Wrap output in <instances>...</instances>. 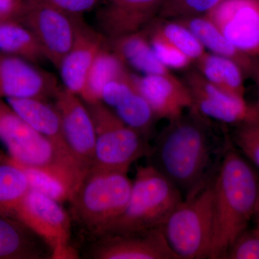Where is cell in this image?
<instances>
[{
	"label": "cell",
	"mask_w": 259,
	"mask_h": 259,
	"mask_svg": "<svg viewBox=\"0 0 259 259\" xmlns=\"http://www.w3.org/2000/svg\"><path fill=\"white\" fill-rule=\"evenodd\" d=\"M209 121L191 108L188 113L168 121L150 151L151 165L176 186L184 199L210 181L213 146Z\"/></svg>",
	"instance_id": "1"
},
{
	"label": "cell",
	"mask_w": 259,
	"mask_h": 259,
	"mask_svg": "<svg viewBox=\"0 0 259 259\" xmlns=\"http://www.w3.org/2000/svg\"><path fill=\"white\" fill-rule=\"evenodd\" d=\"M225 151L214 180L213 229L208 258H224L254 215L259 177L234 148Z\"/></svg>",
	"instance_id": "2"
},
{
	"label": "cell",
	"mask_w": 259,
	"mask_h": 259,
	"mask_svg": "<svg viewBox=\"0 0 259 259\" xmlns=\"http://www.w3.org/2000/svg\"><path fill=\"white\" fill-rule=\"evenodd\" d=\"M0 140L13 159L56 177L68 187L71 195L86 174L72 158L32 128L3 99H0Z\"/></svg>",
	"instance_id": "3"
},
{
	"label": "cell",
	"mask_w": 259,
	"mask_h": 259,
	"mask_svg": "<svg viewBox=\"0 0 259 259\" xmlns=\"http://www.w3.org/2000/svg\"><path fill=\"white\" fill-rule=\"evenodd\" d=\"M183 200L180 190L154 166H139L125 209L100 236L132 234L159 228Z\"/></svg>",
	"instance_id": "4"
},
{
	"label": "cell",
	"mask_w": 259,
	"mask_h": 259,
	"mask_svg": "<svg viewBox=\"0 0 259 259\" xmlns=\"http://www.w3.org/2000/svg\"><path fill=\"white\" fill-rule=\"evenodd\" d=\"M133 181L126 172L91 168L71 195V217L96 237L118 217L128 202Z\"/></svg>",
	"instance_id": "5"
},
{
	"label": "cell",
	"mask_w": 259,
	"mask_h": 259,
	"mask_svg": "<svg viewBox=\"0 0 259 259\" xmlns=\"http://www.w3.org/2000/svg\"><path fill=\"white\" fill-rule=\"evenodd\" d=\"M161 228L179 259L208 258L213 229L212 181L184 199Z\"/></svg>",
	"instance_id": "6"
},
{
	"label": "cell",
	"mask_w": 259,
	"mask_h": 259,
	"mask_svg": "<svg viewBox=\"0 0 259 259\" xmlns=\"http://www.w3.org/2000/svg\"><path fill=\"white\" fill-rule=\"evenodd\" d=\"M85 104L95 131L91 168L127 173L134 162L149 155L147 138L127 125L110 107L101 101Z\"/></svg>",
	"instance_id": "7"
},
{
	"label": "cell",
	"mask_w": 259,
	"mask_h": 259,
	"mask_svg": "<svg viewBox=\"0 0 259 259\" xmlns=\"http://www.w3.org/2000/svg\"><path fill=\"white\" fill-rule=\"evenodd\" d=\"M14 218L40 238L51 258H78L71 244V217L60 202L30 190L15 211Z\"/></svg>",
	"instance_id": "8"
},
{
	"label": "cell",
	"mask_w": 259,
	"mask_h": 259,
	"mask_svg": "<svg viewBox=\"0 0 259 259\" xmlns=\"http://www.w3.org/2000/svg\"><path fill=\"white\" fill-rule=\"evenodd\" d=\"M40 0H25L20 22L36 37L48 61L59 68L74 44L80 18Z\"/></svg>",
	"instance_id": "9"
},
{
	"label": "cell",
	"mask_w": 259,
	"mask_h": 259,
	"mask_svg": "<svg viewBox=\"0 0 259 259\" xmlns=\"http://www.w3.org/2000/svg\"><path fill=\"white\" fill-rule=\"evenodd\" d=\"M185 71L182 79L192 96V108L201 115L209 120L236 126L259 120L258 108L248 105L245 98L214 86L195 68L191 67Z\"/></svg>",
	"instance_id": "10"
},
{
	"label": "cell",
	"mask_w": 259,
	"mask_h": 259,
	"mask_svg": "<svg viewBox=\"0 0 259 259\" xmlns=\"http://www.w3.org/2000/svg\"><path fill=\"white\" fill-rule=\"evenodd\" d=\"M65 140L71 156L87 173L95 158V131L88 107L81 97L61 88L54 97Z\"/></svg>",
	"instance_id": "11"
},
{
	"label": "cell",
	"mask_w": 259,
	"mask_h": 259,
	"mask_svg": "<svg viewBox=\"0 0 259 259\" xmlns=\"http://www.w3.org/2000/svg\"><path fill=\"white\" fill-rule=\"evenodd\" d=\"M205 15L233 47L259 60V0H222Z\"/></svg>",
	"instance_id": "12"
},
{
	"label": "cell",
	"mask_w": 259,
	"mask_h": 259,
	"mask_svg": "<svg viewBox=\"0 0 259 259\" xmlns=\"http://www.w3.org/2000/svg\"><path fill=\"white\" fill-rule=\"evenodd\" d=\"M49 71L17 56L0 54V99L54 98L60 90Z\"/></svg>",
	"instance_id": "13"
},
{
	"label": "cell",
	"mask_w": 259,
	"mask_h": 259,
	"mask_svg": "<svg viewBox=\"0 0 259 259\" xmlns=\"http://www.w3.org/2000/svg\"><path fill=\"white\" fill-rule=\"evenodd\" d=\"M91 250L95 259H179L168 245L161 227L132 234L97 237Z\"/></svg>",
	"instance_id": "14"
},
{
	"label": "cell",
	"mask_w": 259,
	"mask_h": 259,
	"mask_svg": "<svg viewBox=\"0 0 259 259\" xmlns=\"http://www.w3.org/2000/svg\"><path fill=\"white\" fill-rule=\"evenodd\" d=\"M107 44L108 39L100 30L85 23L83 17L80 18L72 47L58 68L65 89L83 97L94 63Z\"/></svg>",
	"instance_id": "15"
},
{
	"label": "cell",
	"mask_w": 259,
	"mask_h": 259,
	"mask_svg": "<svg viewBox=\"0 0 259 259\" xmlns=\"http://www.w3.org/2000/svg\"><path fill=\"white\" fill-rule=\"evenodd\" d=\"M132 79L158 120H175L193 106L192 96L183 80L171 73L143 76L132 73Z\"/></svg>",
	"instance_id": "16"
},
{
	"label": "cell",
	"mask_w": 259,
	"mask_h": 259,
	"mask_svg": "<svg viewBox=\"0 0 259 259\" xmlns=\"http://www.w3.org/2000/svg\"><path fill=\"white\" fill-rule=\"evenodd\" d=\"M166 0H105L97 12L100 31L107 38L141 31L157 18Z\"/></svg>",
	"instance_id": "17"
},
{
	"label": "cell",
	"mask_w": 259,
	"mask_h": 259,
	"mask_svg": "<svg viewBox=\"0 0 259 259\" xmlns=\"http://www.w3.org/2000/svg\"><path fill=\"white\" fill-rule=\"evenodd\" d=\"M5 101L32 128L74 159L66 145L60 115L55 105L35 98H10Z\"/></svg>",
	"instance_id": "18"
},
{
	"label": "cell",
	"mask_w": 259,
	"mask_h": 259,
	"mask_svg": "<svg viewBox=\"0 0 259 259\" xmlns=\"http://www.w3.org/2000/svg\"><path fill=\"white\" fill-rule=\"evenodd\" d=\"M174 20L193 32L207 52L235 61L243 70L245 77L253 78L258 60L245 55L233 47L205 15Z\"/></svg>",
	"instance_id": "19"
},
{
	"label": "cell",
	"mask_w": 259,
	"mask_h": 259,
	"mask_svg": "<svg viewBox=\"0 0 259 259\" xmlns=\"http://www.w3.org/2000/svg\"><path fill=\"white\" fill-rule=\"evenodd\" d=\"M107 39L110 49L126 66H131L143 75L171 73L158 60L144 30Z\"/></svg>",
	"instance_id": "20"
},
{
	"label": "cell",
	"mask_w": 259,
	"mask_h": 259,
	"mask_svg": "<svg viewBox=\"0 0 259 259\" xmlns=\"http://www.w3.org/2000/svg\"><path fill=\"white\" fill-rule=\"evenodd\" d=\"M33 232L15 218L0 214V259H39L46 256Z\"/></svg>",
	"instance_id": "21"
},
{
	"label": "cell",
	"mask_w": 259,
	"mask_h": 259,
	"mask_svg": "<svg viewBox=\"0 0 259 259\" xmlns=\"http://www.w3.org/2000/svg\"><path fill=\"white\" fill-rule=\"evenodd\" d=\"M195 69L217 88L245 98V76L235 61L205 51L194 63Z\"/></svg>",
	"instance_id": "22"
},
{
	"label": "cell",
	"mask_w": 259,
	"mask_h": 259,
	"mask_svg": "<svg viewBox=\"0 0 259 259\" xmlns=\"http://www.w3.org/2000/svg\"><path fill=\"white\" fill-rule=\"evenodd\" d=\"M0 54L17 56L33 64L48 61L36 37L18 21L0 23Z\"/></svg>",
	"instance_id": "23"
},
{
	"label": "cell",
	"mask_w": 259,
	"mask_h": 259,
	"mask_svg": "<svg viewBox=\"0 0 259 259\" xmlns=\"http://www.w3.org/2000/svg\"><path fill=\"white\" fill-rule=\"evenodd\" d=\"M128 71L125 63L110 49L107 44L94 63L81 100L85 103L101 101L104 87L112 80L122 77Z\"/></svg>",
	"instance_id": "24"
},
{
	"label": "cell",
	"mask_w": 259,
	"mask_h": 259,
	"mask_svg": "<svg viewBox=\"0 0 259 259\" xmlns=\"http://www.w3.org/2000/svg\"><path fill=\"white\" fill-rule=\"evenodd\" d=\"M143 30L170 42L188 56L193 63L206 51L193 32L174 19L157 17Z\"/></svg>",
	"instance_id": "25"
},
{
	"label": "cell",
	"mask_w": 259,
	"mask_h": 259,
	"mask_svg": "<svg viewBox=\"0 0 259 259\" xmlns=\"http://www.w3.org/2000/svg\"><path fill=\"white\" fill-rule=\"evenodd\" d=\"M30 190L25 173L9 156L0 162V214L14 218L15 211Z\"/></svg>",
	"instance_id": "26"
},
{
	"label": "cell",
	"mask_w": 259,
	"mask_h": 259,
	"mask_svg": "<svg viewBox=\"0 0 259 259\" xmlns=\"http://www.w3.org/2000/svg\"><path fill=\"white\" fill-rule=\"evenodd\" d=\"M112 110L127 125L147 139L158 120L149 104L138 91L134 83L133 88Z\"/></svg>",
	"instance_id": "27"
},
{
	"label": "cell",
	"mask_w": 259,
	"mask_h": 259,
	"mask_svg": "<svg viewBox=\"0 0 259 259\" xmlns=\"http://www.w3.org/2000/svg\"><path fill=\"white\" fill-rule=\"evenodd\" d=\"M10 160L25 173L31 190L44 194L62 204L71 198V192L61 181L47 172L18 163L10 156Z\"/></svg>",
	"instance_id": "28"
},
{
	"label": "cell",
	"mask_w": 259,
	"mask_h": 259,
	"mask_svg": "<svg viewBox=\"0 0 259 259\" xmlns=\"http://www.w3.org/2000/svg\"><path fill=\"white\" fill-rule=\"evenodd\" d=\"M222 0H166L158 16L167 19L204 15Z\"/></svg>",
	"instance_id": "29"
},
{
	"label": "cell",
	"mask_w": 259,
	"mask_h": 259,
	"mask_svg": "<svg viewBox=\"0 0 259 259\" xmlns=\"http://www.w3.org/2000/svg\"><path fill=\"white\" fill-rule=\"evenodd\" d=\"M145 33L147 35L151 47L155 54L157 56L158 60L171 71L174 70H186L192 67L194 64L186 54L182 52L180 49L174 47L170 42H167L164 39L157 35Z\"/></svg>",
	"instance_id": "30"
},
{
	"label": "cell",
	"mask_w": 259,
	"mask_h": 259,
	"mask_svg": "<svg viewBox=\"0 0 259 259\" xmlns=\"http://www.w3.org/2000/svg\"><path fill=\"white\" fill-rule=\"evenodd\" d=\"M233 143L245 158L259 168V120L237 125Z\"/></svg>",
	"instance_id": "31"
},
{
	"label": "cell",
	"mask_w": 259,
	"mask_h": 259,
	"mask_svg": "<svg viewBox=\"0 0 259 259\" xmlns=\"http://www.w3.org/2000/svg\"><path fill=\"white\" fill-rule=\"evenodd\" d=\"M226 259H259V228L246 230L232 245Z\"/></svg>",
	"instance_id": "32"
},
{
	"label": "cell",
	"mask_w": 259,
	"mask_h": 259,
	"mask_svg": "<svg viewBox=\"0 0 259 259\" xmlns=\"http://www.w3.org/2000/svg\"><path fill=\"white\" fill-rule=\"evenodd\" d=\"M75 16H83L85 13L93 11L100 7L103 0H40Z\"/></svg>",
	"instance_id": "33"
},
{
	"label": "cell",
	"mask_w": 259,
	"mask_h": 259,
	"mask_svg": "<svg viewBox=\"0 0 259 259\" xmlns=\"http://www.w3.org/2000/svg\"><path fill=\"white\" fill-rule=\"evenodd\" d=\"M25 8V0H0V20L20 22Z\"/></svg>",
	"instance_id": "34"
},
{
	"label": "cell",
	"mask_w": 259,
	"mask_h": 259,
	"mask_svg": "<svg viewBox=\"0 0 259 259\" xmlns=\"http://www.w3.org/2000/svg\"><path fill=\"white\" fill-rule=\"evenodd\" d=\"M253 79H255V82H256L257 89H258V101H257L256 107L259 108V60L254 76H253Z\"/></svg>",
	"instance_id": "35"
},
{
	"label": "cell",
	"mask_w": 259,
	"mask_h": 259,
	"mask_svg": "<svg viewBox=\"0 0 259 259\" xmlns=\"http://www.w3.org/2000/svg\"><path fill=\"white\" fill-rule=\"evenodd\" d=\"M255 221V228H259V195L258 197V200H257L256 206H255L254 215H253Z\"/></svg>",
	"instance_id": "36"
},
{
	"label": "cell",
	"mask_w": 259,
	"mask_h": 259,
	"mask_svg": "<svg viewBox=\"0 0 259 259\" xmlns=\"http://www.w3.org/2000/svg\"><path fill=\"white\" fill-rule=\"evenodd\" d=\"M7 158H8V156H7L6 155L3 154V153L0 152V162L5 161V160L7 159Z\"/></svg>",
	"instance_id": "37"
},
{
	"label": "cell",
	"mask_w": 259,
	"mask_h": 259,
	"mask_svg": "<svg viewBox=\"0 0 259 259\" xmlns=\"http://www.w3.org/2000/svg\"><path fill=\"white\" fill-rule=\"evenodd\" d=\"M1 22H2V20H0V23H1Z\"/></svg>",
	"instance_id": "38"
},
{
	"label": "cell",
	"mask_w": 259,
	"mask_h": 259,
	"mask_svg": "<svg viewBox=\"0 0 259 259\" xmlns=\"http://www.w3.org/2000/svg\"><path fill=\"white\" fill-rule=\"evenodd\" d=\"M258 111H259V108H258Z\"/></svg>",
	"instance_id": "39"
}]
</instances>
